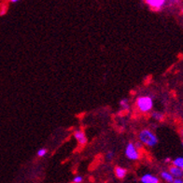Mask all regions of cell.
Returning a JSON list of instances; mask_svg holds the SVG:
<instances>
[{"label": "cell", "mask_w": 183, "mask_h": 183, "mask_svg": "<svg viewBox=\"0 0 183 183\" xmlns=\"http://www.w3.org/2000/svg\"><path fill=\"white\" fill-rule=\"evenodd\" d=\"M172 183H183V180L180 178H176V179H174Z\"/></svg>", "instance_id": "e0dca14e"}, {"label": "cell", "mask_w": 183, "mask_h": 183, "mask_svg": "<svg viewBox=\"0 0 183 183\" xmlns=\"http://www.w3.org/2000/svg\"><path fill=\"white\" fill-rule=\"evenodd\" d=\"M167 0H144L145 4L153 9V10H161L166 6Z\"/></svg>", "instance_id": "277c9868"}, {"label": "cell", "mask_w": 183, "mask_h": 183, "mask_svg": "<svg viewBox=\"0 0 183 183\" xmlns=\"http://www.w3.org/2000/svg\"><path fill=\"white\" fill-rule=\"evenodd\" d=\"M138 140L145 146L149 148L155 147L158 144V137L149 129H142L138 133Z\"/></svg>", "instance_id": "6da1fadb"}, {"label": "cell", "mask_w": 183, "mask_h": 183, "mask_svg": "<svg viewBox=\"0 0 183 183\" xmlns=\"http://www.w3.org/2000/svg\"><path fill=\"white\" fill-rule=\"evenodd\" d=\"M19 1H20V0H9L10 3H17V2H19Z\"/></svg>", "instance_id": "ac0fdd59"}, {"label": "cell", "mask_w": 183, "mask_h": 183, "mask_svg": "<svg viewBox=\"0 0 183 183\" xmlns=\"http://www.w3.org/2000/svg\"><path fill=\"white\" fill-rule=\"evenodd\" d=\"M124 153H125L126 158L131 161H137L140 158L139 149L135 146V143L133 142L127 143V145H126V147H125Z\"/></svg>", "instance_id": "3957f363"}, {"label": "cell", "mask_w": 183, "mask_h": 183, "mask_svg": "<svg viewBox=\"0 0 183 183\" xmlns=\"http://www.w3.org/2000/svg\"><path fill=\"white\" fill-rule=\"evenodd\" d=\"M142 183H159V179L151 174H145L141 176Z\"/></svg>", "instance_id": "8992f818"}, {"label": "cell", "mask_w": 183, "mask_h": 183, "mask_svg": "<svg viewBox=\"0 0 183 183\" xmlns=\"http://www.w3.org/2000/svg\"><path fill=\"white\" fill-rule=\"evenodd\" d=\"M47 152H48V150H47V149H45V148H41V149H39V150H37V156L39 157H40V158H42V157H44L45 156L46 154H47Z\"/></svg>", "instance_id": "4fadbf2b"}, {"label": "cell", "mask_w": 183, "mask_h": 183, "mask_svg": "<svg viewBox=\"0 0 183 183\" xmlns=\"http://www.w3.org/2000/svg\"><path fill=\"white\" fill-rule=\"evenodd\" d=\"M161 176L163 178V179H165L166 181L169 182V183H172L174 180V176L170 174V172H166V171H163L161 173Z\"/></svg>", "instance_id": "30bf717a"}, {"label": "cell", "mask_w": 183, "mask_h": 183, "mask_svg": "<svg viewBox=\"0 0 183 183\" xmlns=\"http://www.w3.org/2000/svg\"><path fill=\"white\" fill-rule=\"evenodd\" d=\"M120 106L122 108V109L123 110H127L130 108V104H129V101L127 98H123L120 101Z\"/></svg>", "instance_id": "8fae6325"}, {"label": "cell", "mask_w": 183, "mask_h": 183, "mask_svg": "<svg viewBox=\"0 0 183 183\" xmlns=\"http://www.w3.org/2000/svg\"><path fill=\"white\" fill-rule=\"evenodd\" d=\"M166 162H167V163L170 162V158H166Z\"/></svg>", "instance_id": "d6986e66"}, {"label": "cell", "mask_w": 183, "mask_h": 183, "mask_svg": "<svg viewBox=\"0 0 183 183\" xmlns=\"http://www.w3.org/2000/svg\"><path fill=\"white\" fill-rule=\"evenodd\" d=\"M169 172H170V174H171L174 176V178H182V176H183V170L179 168V167L175 166L170 167Z\"/></svg>", "instance_id": "52a82bcc"}, {"label": "cell", "mask_w": 183, "mask_h": 183, "mask_svg": "<svg viewBox=\"0 0 183 183\" xmlns=\"http://www.w3.org/2000/svg\"><path fill=\"white\" fill-rule=\"evenodd\" d=\"M172 163H173V166L183 170V157H178Z\"/></svg>", "instance_id": "7c38bea8"}, {"label": "cell", "mask_w": 183, "mask_h": 183, "mask_svg": "<svg viewBox=\"0 0 183 183\" xmlns=\"http://www.w3.org/2000/svg\"><path fill=\"white\" fill-rule=\"evenodd\" d=\"M83 181V178L81 176H76L73 179V182L74 183H81Z\"/></svg>", "instance_id": "5bb4252c"}, {"label": "cell", "mask_w": 183, "mask_h": 183, "mask_svg": "<svg viewBox=\"0 0 183 183\" xmlns=\"http://www.w3.org/2000/svg\"><path fill=\"white\" fill-rule=\"evenodd\" d=\"M127 174V170L121 166H116L115 167V175L118 179H123Z\"/></svg>", "instance_id": "ba28073f"}, {"label": "cell", "mask_w": 183, "mask_h": 183, "mask_svg": "<svg viewBox=\"0 0 183 183\" xmlns=\"http://www.w3.org/2000/svg\"><path fill=\"white\" fill-rule=\"evenodd\" d=\"M135 146H136L138 149H140L143 147V144H142L139 140H138L137 142H136V143H135Z\"/></svg>", "instance_id": "2e32d148"}, {"label": "cell", "mask_w": 183, "mask_h": 183, "mask_svg": "<svg viewBox=\"0 0 183 183\" xmlns=\"http://www.w3.org/2000/svg\"><path fill=\"white\" fill-rule=\"evenodd\" d=\"M182 146H183V142H182Z\"/></svg>", "instance_id": "ffe728a7"}, {"label": "cell", "mask_w": 183, "mask_h": 183, "mask_svg": "<svg viewBox=\"0 0 183 183\" xmlns=\"http://www.w3.org/2000/svg\"><path fill=\"white\" fill-rule=\"evenodd\" d=\"M136 106L141 113H149L153 109V99L149 96H142L136 100Z\"/></svg>", "instance_id": "7a4b0ae2"}, {"label": "cell", "mask_w": 183, "mask_h": 183, "mask_svg": "<svg viewBox=\"0 0 183 183\" xmlns=\"http://www.w3.org/2000/svg\"><path fill=\"white\" fill-rule=\"evenodd\" d=\"M73 136H74L75 139L77 140V142L80 145V146H85V145L87 144L88 139H87L85 132L82 129L76 130L74 132V134H73Z\"/></svg>", "instance_id": "5b68a950"}, {"label": "cell", "mask_w": 183, "mask_h": 183, "mask_svg": "<svg viewBox=\"0 0 183 183\" xmlns=\"http://www.w3.org/2000/svg\"><path fill=\"white\" fill-rule=\"evenodd\" d=\"M106 159H108L109 161L112 160V159H113V157H114V152H113L112 150H109V151H108V152H106Z\"/></svg>", "instance_id": "9a60e30c"}, {"label": "cell", "mask_w": 183, "mask_h": 183, "mask_svg": "<svg viewBox=\"0 0 183 183\" xmlns=\"http://www.w3.org/2000/svg\"><path fill=\"white\" fill-rule=\"evenodd\" d=\"M151 118H152L154 121L156 122H162L163 118H165V115L163 114L162 112H159V111H153V112H151V114H150Z\"/></svg>", "instance_id": "9c48e42d"}]
</instances>
